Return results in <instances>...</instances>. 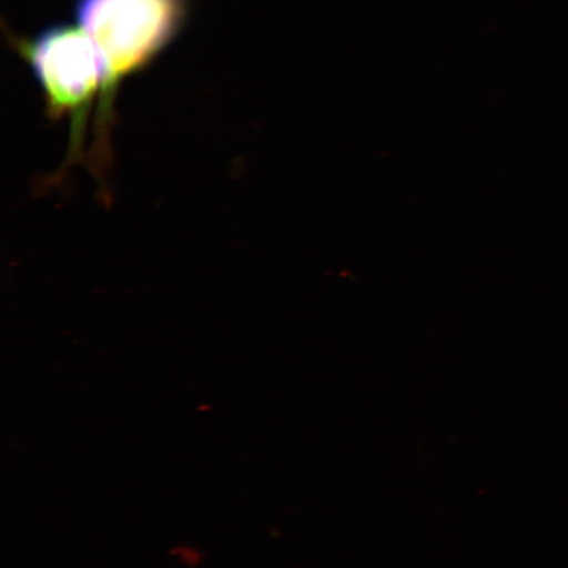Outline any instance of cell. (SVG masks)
Masks as SVG:
<instances>
[{
  "label": "cell",
  "mask_w": 568,
  "mask_h": 568,
  "mask_svg": "<svg viewBox=\"0 0 568 568\" xmlns=\"http://www.w3.org/2000/svg\"><path fill=\"white\" fill-rule=\"evenodd\" d=\"M16 52L31 68L52 120L69 119L67 165L83 159L87 128L101 101L104 74L94 42L80 24H55L33 36L9 34Z\"/></svg>",
  "instance_id": "2"
},
{
  "label": "cell",
  "mask_w": 568,
  "mask_h": 568,
  "mask_svg": "<svg viewBox=\"0 0 568 568\" xmlns=\"http://www.w3.org/2000/svg\"><path fill=\"white\" fill-rule=\"evenodd\" d=\"M186 16L187 0H77V23L94 42L104 74L91 159L97 173L110 161V130L120 87L165 51Z\"/></svg>",
  "instance_id": "1"
}]
</instances>
